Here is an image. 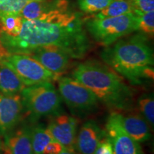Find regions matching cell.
<instances>
[{
  "instance_id": "2e32d148",
  "label": "cell",
  "mask_w": 154,
  "mask_h": 154,
  "mask_svg": "<svg viewBox=\"0 0 154 154\" xmlns=\"http://www.w3.org/2000/svg\"><path fill=\"white\" fill-rule=\"evenodd\" d=\"M26 87L12 69L0 63V92L7 95L19 94Z\"/></svg>"
},
{
  "instance_id": "9a60e30c",
  "label": "cell",
  "mask_w": 154,
  "mask_h": 154,
  "mask_svg": "<svg viewBox=\"0 0 154 154\" xmlns=\"http://www.w3.org/2000/svg\"><path fill=\"white\" fill-rule=\"evenodd\" d=\"M120 121L127 134L138 143L147 141L151 138V126L142 116L134 113L126 115L120 113Z\"/></svg>"
},
{
  "instance_id": "44dd1931",
  "label": "cell",
  "mask_w": 154,
  "mask_h": 154,
  "mask_svg": "<svg viewBox=\"0 0 154 154\" xmlns=\"http://www.w3.org/2000/svg\"><path fill=\"white\" fill-rule=\"evenodd\" d=\"M113 0H77L79 9L86 14L99 12L109 5Z\"/></svg>"
},
{
  "instance_id": "ba28073f",
  "label": "cell",
  "mask_w": 154,
  "mask_h": 154,
  "mask_svg": "<svg viewBox=\"0 0 154 154\" xmlns=\"http://www.w3.org/2000/svg\"><path fill=\"white\" fill-rule=\"evenodd\" d=\"M71 11L69 0H31L19 14L26 20L55 22Z\"/></svg>"
},
{
  "instance_id": "484cf974",
  "label": "cell",
  "mask_w": 154,
  "mask_h": 154,
  "mask_svg": "<svg viewBox=\"0 0 154 154\" xmlns=\"http://www.w3.org/2000/svg\"><path fill=\"white\" fill-rule=\"evenodd\" d=\"M63 149V146L59 142L54 140L47 144L42 154H59Z\"/></svg>"
},
{
  "instance_id": "5b68a950",
  "label": "cell",
  "mask_w": 154,
  "mask_h": 154,
  "mask_svg": "<svg viewBox=\"0 0 154 154\" xmlns=\"http://www.w3.org/2000/svg\"><path fill=\"white\" fill-rule=\"evenodd\" d=\"M86 32L98 44L108 47L138 29L137 16L135 13L103 19L89 18L84 22Z\"/></svg>"
},
{
  "instance_id": "8fae6325",
  "label": "cell",
  "mask_w": 154,
  "mask_h": 154,
  "mask_svg": "<svg viewBox=\"0 0 154 154\" xmlns=\"http://www.w3.org/2000/svg\"><path fill=\"white\" fill-rule=\"evenodd\" d=\"M54 139L66 149L75 150L77 121L74 117L60 112L52 116L47 126Z\"/></svg>"
},
{
  "instance_id": "30bf717a",
  "label": "cell",
  "mask_w": 154,
  "mask_h": 154,
  "mask_svg": "<svg viewBox=\"0 0 154 154\" xmlns=\"http://www.w3.org/2000/svg\"><path fill=\"white\" fill-rule=\"evenodd\" d=\"M24 113L21 94L7 95L0 92V136L17 126Z\"/></svg>"
},
{
  "instance_id": "6da1fadb",
  "label": "cell",
  "mask_w": 154,
  "mask_h": 154,
  "mask_svg": "<svg viewBox=\"0 0 154 154\" xmlns=\"http://www.w3.org/2000/svg\"><path fill=\"white\" fill-rule=\"evenodd\" d=\"M84 22L74 11L57 22L24 19L18 35L0 34V41L9 54L29 55L39 48L57 47L72 59H82L91 47Z\"/></svg>"
},
{
  "instance_id": "4316f807",
  "label": "cell",
  "mask_w": 154,
  "mask_h": 154,
  "mask_svg": "<svg viewBox=\"0 0 154 154\" xmlns=\"http://www.w3.org/2000/svg\"><path fill=\"white\" fill-rule=\"evenodd\" d=\"M59 154H76V153H75L74 151H72V150L63 149V151H61Z\"/></svg>"
},
{
  "instance_id": "9c48e42d",
  "label": "cell",
  "mask_w": 154,
  "mask_h": 154,
  "mask_svg": "<svg viewBox=\"0 0 154 154\" xmlns=\"http://www.w3.org/2000/svg\"><path fill=\"white\" fill-rule=\"evenodd\" d=\"M106 134L112 144L113 154H143L139 143L123 128L119 113L113 112L109 116Z\"/></svg>"
},
{
  "instance_id": "603a6c76",
  "label": "cell",
  "mask_w": 154,
  "mask_h": 154,
  "mask_svg": "<svg viewBox=\"0 0 154 154\" xmlns=\"http://www.w3.org/2000/svg\"><path fill=\"white\" fill-rule=\"evenodd\" d=\"M30 1L31 0H0V14H19L23 7Z\"/></svg>"
},
{
  "instance_id": "cb8c5ba5",
  "label": "cell",
  "mask_w": 154,
  "mask_h": 154,
  "mask_svg": "<svg viewBox=\"0 0 154 154\" xmlns=\"http://www.w3.org/2000/svg\"><path fill=\"white\" fill-rule=\"evenodd\" d=\"M131 2L136 14L154 10V0H131Z\"/></svg>"
},
{
  "instance_id": "ac0fdd59",
  "label": "cell",
  "mask_w": 154,
  "mask_h": 154,
  "mask_svg": "<svg viewBox=\"0 0 154 154\" xmlns=\"http://www.w3.org/2000/svg\"><path fill=\"white\" fill-rule=\"evenodd\" d=\"M24 19L19 14H0V34L7 36H16L20 32Z\"/></svg>"
},
{
  "instance_id": "5bb4252c",
  "label": "cell",
  "mask_w": 154,
  "mask_h": 154,
  "mask_svg": "<svg viewBox=\"0 0 154 154\" xmlns=\"http://www.w3.org/2000/svg\"><path fill=\"white\" fill-rule=\"evenodd\" d=\"M105 131L96 121L90 120L81 127L76 138L75 149L79 154H93Z\"/></svg>"
},
{
  "instance_id": "3957f363",
  "label": "cell",
  "mask_w": 154,
  "mask_h": 154,
  "mask_svg": "<svg viewBox=\"0 0 154 154\" xmlns=\"http://www.w3.org/2000/svg\"><path fill=\"white\" fill-rule=\"evenodd\" d=\"M72 77L89 88L97 99L109 108L129 110L133 106V93L122 77L106 63L96 60L81 63Z\"/></svg>"
},
{
  "instance_id": "d4e9b609",
  "label": "cell",
  "mask_w": 154,
  "mask_h": 154,
  "mask_svg": "<svg viewBox=\"0 0 154 154\" xmlns=\"http://www.w3.org/2000/svg\"><path fill=\"white\" fill-rule=\"evenodd\" d=\"M93 154H113L112 144H111L106 132L104 136L100 140Z\"/></svg>"
},
{
  "instance_id": "7a4b0ae2",
  "label": "cell",
  "mask_w": 154,
  "mask_h": 154,
  "mask_svg": "<svg viewBox=\"0 0 154 154\" xmlns=\"http://www.w3.org/2000/svg\"><path fill=\"white\" fill-rule=\"evenodd\" d=\"M100 56L106 64L133 85L153 79V51L145 34L120 38L106 47Z\"/></svg>"
},
{
  "instance_id": "8992f818",
  "label": "cell",
  "mask_w": 154,
  "mask_h": 154,
  "mask_svg": "<svg viewBox=\"0 0 154 154\" xmlns=\"http://www.w3.org/2000/svg\"><path fill=\"white\" fill-rule=\"evenodd\" d=\"M58 87L61 99L74 114H87L97 108L99 100L95 94L74 78L61 77Z\"/></svg>"
},
{
  "instance_id": "ffe728a7",
  "label": "cell",
  "mask_w": 154,
  "mask_h": 154,
  "mask_svg": "<svg viewBox=\"0 0 154 154\" xmlns=\"http://www.w3.org/2000/svg\"><path fill=\"white\" fill-rule=\"evenodd\" d=\"M138 105L141 114L151 128L154 125V99L153 95L143 94L139 98Z\"/></svg>"
},
{
  "instance_id": "e0dca14e",
  "label": "cell",
  "mask_w": 154,
  "mask_h": 154,
  "mask_svg": "<svg viewBox=\"0 0 154 154\" xmlns=\"http://www.w3.org/2000/svg\"><path fill=\"white\" fill-rule=\"evenodd\" d=\"M131 12L134 13V10L131 0H113L104 9L96 14H91L89 18H109L119 17Z\"/></svg>"
},
{
  "instance_id": "52a82bcc",
  "label": "cell",
  "mask_w": 154,
  "mask_h": 154,
  "mask_svg": "<svg viewBox=\"0 0 154 154\" xmlns=\"http://www.w3.org/2000/svg\"><path fill=\"white\" fill-rule=\"evenodd\" d=\"M0 63L12 69L26 86L51 82L58 77L29 55L9 54Z\"/></svg>"
},
{
  "instance_id": "7c38bea8",
  "label": "cell",
  "mask_w": 154,
  "mask_h": 154,
  "mask_svg": "<svg viewBox=\"0 0 154 154\" xmlns=\"http://www.w3.org/2000/svg\"><path fill=\"white\" fill-rule=\"evenodd\" d=\"M29 56L57 76L66 72L72 59L66 52L57 47L39 48Z\"/></svg>"
},
{
  "instance_id": "7402d4cb",
  "label": "cell",
  "mask_w": 154,
  "mask_h": 154,
  "mask_svg": "<svg viewBox=\"0 0 154 154\" xmlns=\"http://www.w3.org/2000/svg\"><path fill=\"white\" fill-rule=\"evenodd\" d=\"M138 29L146 36H153L154 34V11L137 14Z\"/></svg>"
},
{
  "instance_id": "d6986e66",
  "label": "cell",
  "mask_w": 154,
  "mask_h": 154,
  "mask_svg": "<svg viewBox=\"0 0 154 154\" xmlns=\"http://www.w3.org/2000/svg\"><path fill=\"white\" fill-rule=\"evenodd\" d=\"M31 138L33 154H42L47 144L54 140L47 127L42 124L31 128Z\"/></svg>"
},
{
  "instance_id": "277c9868",
  "label": "cell",
  "mask_w": 154,
  "mask_h": 154,
  "mask_svg": "<svg viewBox=\"0 0 154 154\" xmlns=\"http://www.w3.org/2000/svg\"><path fill=\"white\" fill-rule=\"evenodd\" d=\"M24 111L32 122L60 112L61 98L51 82L25 87L21 92Z\"/></svg>"
},
{
  "instance_id": "83f0119b",
  "label": "cell",
  "mask_w": 154,
  "mask_h": 154,
  "mask_svg": "<svg viewBox=\"0 0 154 154\" xmlns=\"http://www.w3.org/2000/svg\"><path fill=\"white\" fill-rule=\"evenodd\" d=\"M4 151V143L3 141L0 139V153Z\"/></svg>"
},
{
  "instance_id": "4fadbf2b",
  "label": "cell",
  "mask_w": 154,
  "mask_h": 154,
  "mask_svg": "<svg viewBox=\"0 0 154 154\" xmlns=\"http://www.w3.org/2000/svg\"><path fill=\"white\" fill-rule=\"evenodd\" d=\"M31 128L23 125L15 127L4 136V152L5 154H33L31 138Z\"/></svg>"
}]
</instances>
